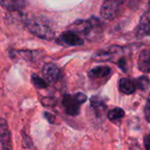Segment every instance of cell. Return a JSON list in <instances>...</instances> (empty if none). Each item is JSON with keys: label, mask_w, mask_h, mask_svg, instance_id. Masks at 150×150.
I'll return each instance as SVG.
<instances>
[{"label": "cell", "mask_w": 150, "mask_h": 150, "mask_svg": "<svg viewBox=\"0 0 150 150\" xmlns=\"http://www.w3.org/2000/svg\"><path fill=\"white\" fill-rule=\"evenodd\" d=\"M91 104L92 107L95 108V109H98V108L103 106L102 99L99 97H97V96H93V97L91 98Z\"/></svg>", "instance_id": "cell-15"}, {"label": "cell", "mask_w": 150, "mask_h": 150, "mask_svg": "<svg viewBox=\"0 0 150 150\" xmlns=\"http://www.w3.org/2000/svg\"><path fill=\"white\" fill-rule=\"evenodd\" d=\"M0 144L4 149H11V134L7 122L4 119H0Z\"/></svg>", "instance_id": "cell-5"}, {"label": "cell", "mask_w": 150, "mask_h": 150, "mask_svg": "<svg viewBox=\"0 0 150 150\" xmlns=\"http://www.w3.org/2000/svg\"><path fill=\"white\" fill-rule=\"evenodd\" d=\"M137 33L139 36H150V1L146 11L141 18Z\"/></svg>", "instance_id": "cell-7"}, {"label": "cell", "mask_w": 150, "mask_h": 150, "mask_svg": "<svg viewBox=\"0 0 150 150\" xmlns=\"http://www.w3.org/2000/svg\"><path fill=\"white\" fill-rule=\"evenodd\" d=\"M118 65H119V67H120L123 71H126V66H127V63H126V61H125V59H124V58L120 59V60L118 62Z\"/></svg>", "instance_id": "cell-18"}, {"label": "cell", "mask_w": 150, "mask_h": 150, "mask_svg": "<svg viewBox=\"0 0 150 150\" xmlns=\"http://www.w3.org/2000/svg\"><path fill=\"white\" fill-rule=\"evenodd\" d=\"M111 73V69L107 66H101L92 69L89 71V77L91 79H99L108 76Z\"/></svg>", "instance_id": "cell-10"}, {"label": "cell", "mask_w": 150, "mask_h": 150, "mask_svg": "<svg viewBox=\"0 0 150 150\" xmlns=\"http://www.w3.org/2000/svg\"><path fill=\"white\" fill-rule=\"evenodd\" d=\"M75 97L80 104H83L84 102L87 101V96L83 93H76L75 95Z\"/></svg>", "instance_id": "cell-16"}, {"label": "cell", "mask_w": 150, "mask_h": 150, "mask_svg": "<svg viewBox=\"0 0 150 150\" xmlns=\"http://www.w3.org/2000/svg\"><path fill=\"white\" fill-rule=\"evenodd\" d=\"M138 68L143 73H150V49H143L140 53Z\"/></svg>", "instance_id": "cell-8"}, {"label": "cell", "mask_w": 150, "mask_h": 150, "mask_svg": "<svg viewBox=\"0 0 150 150\" xmlns=\"http://www.w3.org/2000/svg\"><path fill=\"white\" fill-rule=\"evenodd\" d=\"M42 75L47 83H54L59 78L60 69L55 64L52 62L46 63L42 69Z\"/></svg>", "instance_id": "cell-4"}, {"label": "cell", "mask_w": 150, "mask_h": 150, "mask_svg": "<svg viewBox=\"0 0 150 150\" xmlns=\"http://www.w3.org/2000/svg\"><path fill=\"white\" fill-rule=\"evenodd\" d=\"M134 84L137 89H140L142 91H146L149 88L150 79L148 76H140L137 79H135Z\"/></svg>", "instance_id": "cell-12"}, {"label": "cell", "mask_w": 150, "mask_h": 150, "mask_svg": "<svg viewBox=\"0 0 150 150\" xmlns=\"http://www.w3.org/2000/svg\"><path fill=\"white\" fill-rule=\"evenodd\" d=\"M63 106L65 107L66 112L70 116H76L79 113L80 103L76 98L75 95H65L62 101Z\"/></svg>", "instance_id": "cell-3"}, {"label": "cell", "mask_w": 150, "mask_h": 150, "mask_svg": "<svg viewBox=\"0 0 150 150\" xmlns=\"http://www.w3.org/2000/svg\"><path fill=\"white\" fill-rule=\"evenodd\" d=\"M124 116H125V112L122 108H120V107H116V108L111 110L107 114L108 119L112 121L120 120V119L123 118Z\"/></svg>", "instance_id": "cell-13"}, {"label": "cell", "mask_w": 150, "mask_h": 150, "mask_svg": "<svg viewBox=\"0 0 150 150\" xmlns=\"http://www.w3.org/2000/svg\"><path fill=\"white\" fill-rule=\"evenodd\" d=\"M0 6L11 11H19L25 6V0H0Z\"/></svg>", "instance_id": "cell-9"}, {"label": "cell", "mask_w": 150, "mask_h": 150, "mask_svg": "<svg viewBox=\"0 0 150 150\" xmlns=\"http://www.w3.org/2000/svg\"><path fill=\"white\" fill-rule=\"evenodd\" d=\"M145 116H146L147 120L150 123V98L145 105Z\"/></svg>", "instance_id": "cell-17"}, {"label": "cell", "mask_w": 150, "mask_h": 150, "mask_svg": "<svg viewBox=\"0 0 150 150\" xmlns=\"http://www.w3.org/2000/svg\"><path fill=\"white\" fill-rule=\"evenodd\" d=\"M144 145L146 149L150 150V134H148L144 138Z\"/></svg>", "instance_id": "cell-19"}, {"label": "cell", "mask_w": 150, "mask_h": 150, "mask_svg": "<svg viewBox=\"0 0 150 150\" xmlns=\"http://www.w3.org/2000/svg\"><path fill=\"white\" fill-rule=\"evenodd\" d=\"M122 0H105L100 10L101 16L106 20L114 19L120 11Z\"/></svg>", "instance_id": "cell-2"}, {"label": "cell", "mask_w": 150, "mask_h": 150, "mask_svg": "<svg viewBox=\"0 0 150 150\" xmlns=\"http://www.w3.org/2000/svg\"><path fill=\"white\" fill-rule=\"evenodd\" d=\"M28 30L35 36L43 40H52L54 37V32L47 20L42 18L34 17L27 20Z\"/></svg>", "instance_id": "cell-1"}, {"label": "cell", "mask_w": 150, "mask_h": 150, "mask_svg": "<svg viewBox=\"0 0 150 150\" xmlns=\"http://www.w3.org/2000/svg\"><path fill=\"white\" fill-rule=\"evenodd\" d=\"M135 84L134 82L128 78H122L120 81V90L121 92L125 94H132L135 91Z\"/></svg>", "instance_id": "cell-11"}, {"label": "cell", "mask_w": 150, "mask_h": 150, "mask_svg": "<svg viewBox=\"0 0 150 150\" xmlns=\"http://www.w3.org/2000/svg\"><path fill=\"white\" fill-rule=\"evenodd\" d=\"M32 80H33V83L34 84V86L36 88H39V89H44V88H47L48 83L47 81L43 80L41 77H40L39 76L37 75H33L32 76Z\"/></svg>", "instance_id": "cell-14"}, {"label": "cell", "mask_w": 150, "mask_h": 150, "mask_svg": "<svg viewBox=\"0 0 150 150\" xmlns=\"http://www.w3.org/2000/svg\"><path fill=\"white\" fill-rule=\"evenodd\" d=\"M60 41L68 46H83L84 40L74 31H67L60 36Z\"/></svg>", "instance_id": "cell-6"}, {"label": "cell", "mask_w": 150, "mask_h": 150, "mask_svg": "<svg viewBox=\"0 0 150 150\" xmlns=\"http://www.w3.org/2000/svg\"><path fill=\"white\" fill-rule=\"evenodd\" d=\"M44 114H45V118H46L50 123H54V120H55V118H54V115H52L51 113H47V112H45Z\"/></svg>", "instance_id": "cell-20"}]
</instances>
